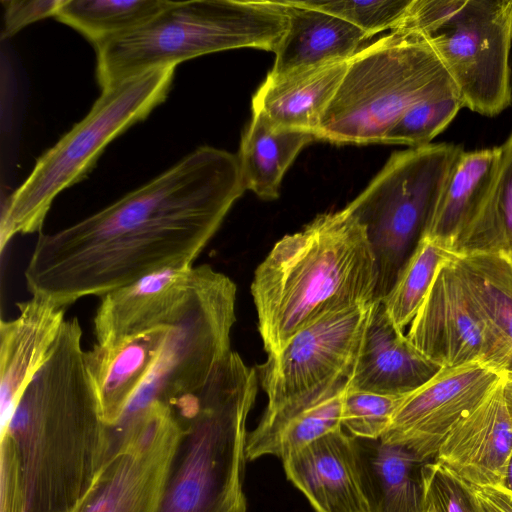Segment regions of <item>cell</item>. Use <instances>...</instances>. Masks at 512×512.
I'll use <instances>...</instances> for the list:
<instances>
[{
	"label": "cell",
	"instance_id": "6da1fadb",
	"mask_svg": "<svg viewBox=\"0 0 512 512\" xmlns=\"http://www.w3.org/2000/svg\"><path fill=\"white\" fill-rule=\"evenodd\" d=\"M245 190L237 155L198 147L96 213L40 234L26 287L66 309L151 273L192 267Z\"/></svg>",
	"mask_w": 512,
	"mask_h": 512
},
{
	"label": "cell",
	"instance_id": "7a4b0ae2",
	"mask_svg": "<svg viewBox=\"0 0 512 512\" xmlns=\"http://www.w3.org/2000/svg\"><path fill=\"white\" fill-rule=\"evenodd\" d=\"M77 317L66 319L1 428V457L20 478L25 512H71L107 458V424Z\"/></svg>",
	"mask_w": 512,
	"mask_h": 512
},
{
	"label": "cell",
	"instance_id": "3957f363",
	"mask_svg": "<svg viewBox=\"0 0 512 512\" xmlns=\"http://www.w3.org/2000/svg\"><path fill=\"white\" fill-rule=\"evenodd\" d=\"M378 266L363 224L346 207L285 235L258 265L251 294L268 354L332 314L376 301Z\"/></svg>",
	"mask_w": 512,
	"mask_h": 512
},
{
	"label": "cell",
	"instance_id": "277c9868",
	"mask_svg": "<svg viewBox=\"0 0 512 512\" xmlns=\"http://www.w3.org/2000/svg\"><path fill=\"white\" fill-rule=\"evenodd\" d=\"M258 383L231 351L198 393L172 406L182 432L158 512H247L246 422Z\"/></svg>",
	"mask_w": 512,
	"mask_h": 512
},
{
	"label": "cell",
	"instance_id": "5b68a950",
	"mask_svg": "<svg viewBox=\"0 0 512 512\" xmlns=\"http://www.w3.org/2000/svg\"><path fill=\"white\" fill-rule=\"evenodd\" d=\"M287 27L281 1L171 4L142 26L95 45L102 89L144 72L223 50L275 51Z\"/></svg>",
	"mask_w": 512,
	"mask_h": 512
},
{
	"label": "cell",
	"instance_id": "8992f818",
	"mask_svg": "<svg viewBox=\"0 0 512 512\" xmlns=\"http://www.w3.org/2000/svg\"><path fill=\"white\" fill-rule=\"evenodd\" d=\"M457 91L436 54L419 35L392 31L359 50L326 108L317 140L382 143L413 105Z\"/></svg>",
	"mask_w": 512,
	"mask_h": 512
},
{
	"label": "cell",
	"instance_id": "52a82bcc",
	"mask_svg": "<svg viewBox=\"0 0 512 512\" xmlns=\"http://www.w3.org/2000/svg\"><path fill=\"white\" fill-rule=\"evenodd\" d=\"M174 74L175 66L157 68L102 89L88 114L37 160L7 199L1 216L2 253L16 234L41 230L59 193L80 181L113 139L166 99Z\"/></svg>",
	"mask_w": 512,
	"mask_h": 512
},
{
	"label": "cell",
	"instance_id": "ba28073f",
	"mask_svg": "<svg viewBox=\"0 0 512 512\" xmlns=\"http://www.w3.org/2000/svg\"><path fill=\"white\" fill-rule=\"evenodd\" d=\"M393 31L430 46L465 107L493 117L512 101V0H412Z\"/></svg>",
	"mask_w": 512,
	"mask_h": 512
},
{
	"label": "cell",
	"instance_id": "9c48e42d",
	"mask_svg": "<svg viewBox=\"0 0 512 512\" xmlns=\"http://www.w3.org/2000/svg\"><path fill=\"white\" fill-rule=\"evenodd\" d=\"M463 151L453 143H430L395 152L346 206L365 227L376 257V300L387 295L424 236Z\"/></svg>",
	"mask_w": 512,
	"mask_h": 512
},
{
	"label": "cell",
	"instance_id": "30bf717a",
	"mask_svg": "<svg viewBox=\"0 0 512 512\" xmlns=\"http://www.w3.org/2000/svg\"><path fill=\"white\" fill-rule=\"evenodd\" d=\"M236 285L208 264L193 266L189 290L150 373L123 417L153 400L168 405L195 395L231 353Z\"/></svg>",
	"mask_w": 512,
	"mask_h": 512
},
{
	"label": "cell",
	"instance_id": "8fae6325",
	"mask_svg": "<svg viewBox=\"0 0 512 512\" xmlns=\"http://www.w3.org/2000/svg\"><path fill=\"white\" fill-rule=\"evenodd\" d=\"M182 432L171 406L153 400L111 429L109 454L71 512H158Z\"/></svg>",
	"mask_w": 512,
	"mask_h": 512
},
{
	"label": "cell",
	"instance_id": "7c38bea8",
	"mask_svg": "<svg viewBox=\"0 0 512 512\" xmlns=\"http://www.w3.org/2000/svg\"><path fill=\"white\" fill-rule=\"evenodd\" d=\"M373 303L325 317L295 334L278 352L268 354L256 370L268 398L266 410L303 400L349 379Z\"/></svg>",
	"mask_w": 512,
	"mask_h": 512
},
{
	"label": "cell",
	"instance_id": "4fadbf2b",
	"mask_svg": "<svg viewBox=\"0 0 512 512\" xmlns=\"http://www.w3.org/2000/svg\"><path fill=\"white\" fill-rule=\"evenodd\" d=\"M406 337L441 368L482 364L504 374L512 362L510 346L474 301L454 254L439 267Z\"/></svg>",
	"mask_w": 512,
	"mask_h": 512
},
{
	"label": "cell",
	"instance_id": "5bb4252c",
	"mask_svg": "<svg viewBox=\"0 0 512 512\" xmlns=\"http://www.w3.org/2000/svg\"><path fill=\"white\" fill-rule=\"evenodd\" d=\"M503 374L482 364L441 368L409 393L381 440L433 460L456 424L497 385Z\"/></svg>",
	"mask_w": 512,
	"mask_h": 512
},
{
	"label": "cell",
	"instance_id": "9a60e30c",
	"mask_svg": "<svg viewBox=\"0 0 512 512\" xmlns=\"http://www.w3.org/2000/svg\"><path fill=\"white\" fill-rule=\"evenodd\" d=\"M192 267L164 269L100 297L96 345L110 347L172 324L189 290Z\"/></svg>",
	"mask_w": 512,
	"mask_h": 512
},
{
	"label": "cell",
	"instance_id": "2e32d148",
	"mask_svg": "<svg viewBox=\"0 0 512 512\" xmlns=\"http://www.w3.org/2000/svg\"><path fill=\"white\" fill-rule=\"evenodd\" d=\"M512 452V422L502 379L451 430L434 460L472 486L499 487Z\"/></svg>",
	"mask_w": 512,
	"mask_h": 512
},
{
	"label": "cell",
	"instance_id": "e0dca14e",
	"mask_svg": "<svg viewBox=\"0 0 512 512\" xmlns=\"http://www.w3.org/2000/svg\"><path fill=\"white\" fill-rule=\"evenodd\" d=\"M282 462L286 477L316 512H370L352 435L343 427L292 452Z\"/></svg>",
	"mask_w": 512,
	"mask_h": 512
},
{
	"label": "cell",
	"instance_id": "ac0fdd59",
	"mask_svg": "<svg viewBox=\"0 0 512 512\" xmlns=\"http://www.w3.org/2000/svg\"><path fill=\"white\" fill-rule=\"evenodd\" d=\"M18 315L0 323L1 427L53 347L65 308L38 297L17 303Z\"/></svg>",
	"mask_w": 512,
	"mask_h": 512
},
{
	"label": "cell",
	"instance_id": "d6986e66",
	"mask_svg": "<svg viewBox=\"0 0 512 512\" xmlns=\"http://www.w3.org/2000/svg\"><path fill=\"white\" fill-rule=\"evenodd\" d=\"M440 369L394 326L382 301L376 300L348 387L379 394L407 395Z\"/></svg>",
	"mask_w": 512,
	"mask_h": 512
},
{
	"label": "cell",
	"instance_id": "ffe728a7",
	"mask_svg": "<svg viewBox=\"0 0 512 512\" xmlns=\"http://www.w3.org/2000/svg\"><path fill=\"white\" fill-rule=\"evenodd\" d=\"M287 17L286 30L274 53L267 77L278 78L294 72L347 61L368 37L356 26L332 14L282 0Z\"/></svg>",
	"mask_w": 512,
	"mask_h": 512
},
{
	"label": "cell",
	"instance_id": "44dd1931",
	"mask_svg": "<svg viewBox=\"0 0 512 512\" xmlns=\"http://www.w3.org/2000/svg\"><path fill=\"white\" fill-rule=\"evenodd\" d=\"M370 512H426L423 460L406 447L352 436Z\"/></svg>",
	"mask_w": 512,
	"mask_h": 512
},
{
	"label": "cell",
	"instance_id": "7402d4cb",
	"mask_svg": "<svg viewBox=\"0 0 512 512\" xmlns=\"http://www.w3.org/2000/svg\"><path fill=\"white\" fill-rule=\"evenodd\" d=\"M348 381H339L322 392L276 410H265L256 428L248 433L247 460L265 455L283 460L321 436L342 428V403Z\"/></svg>",
	"mask_w": 512,
	"mask_h": 512
},
{
	"label": "cell",
	"instance_id": "603a6c76",
	"mask_svg": "<svg viewBox=\"0 0 512 512\" xmlns=\"http://www.w3.org/2000/svg\"><path fill=\"white\" fill-rule=\"evenodd\" d=\"M349 60L278 78L266 77L252 99L253 112H261L277 128L309 132L316 137Z\"/></svg>",
	"mask_w": 512,
	"mask_h": 512
},
{
	"label": "cell",
	"instance_id": "cb8c5ba5",
	"mask_svg": "<svg viewBox=\"0 0 512 512\" xmlns=\"http://www.w3.org/2000/svg\"><path fill=\"white\" fill-rule=\"evenodd\" d=\"M169 327H160L110 347L89 351L93 374L107 424L113 428L124 415L165 342Z\"/></svg>",
	"mask_w": 512,
	"mask_h": 512
},
{
	"label": "cell",
	"instance_id": "d4e9b609",
	"mask_svg": "<svg viewBox=\"0 0 512 512\" xmlns=\"http://www.w3.org/2000/svg\"><path fill=\"white\" fill-rule=\"evenodd\" d=\"M499 155V146L461 153L423 237L451 252L490 186Z\"/></svg>",
	"mask_w": 512,
	"mask_h": 512
},
{
	"label": "cell",
	"instance_id": "484cf974",
	"mask_svg": "<svg viewBox=\"0 0 512 512\" xmlns=\"http://www.w3.org/2000/svg\"><path fill=\"white\" fill-rule=\"evenodd\" d=\"M314 140L312 133L277 128L264 114L253 112L237 155L245 189L266 200L277 198L285 172Z\"/></svg>",
	"mask_w": 512,
	"mask_h": 512
},
{
	"label": "cell",
	"instance_id": "4316f807",
	"mask_svg": "<svg viewBox=\"0 0 512 512\" xmlns=\"http://www.w3.org/2000/svg\"><path fill=\"white\" fill-rule=\"evenodd\" d=\"M499 149L490 186L452 248L454 255L512 254V132Z\"/></svg>",
	"mask_w": 512,
	"mask_h": 512
},
{
	"label": "cell",
	"instance_id": "83f0119b",
	"mask_svg": "<svg viewBox=\"0 0 512 512\" xmlns=\"http://www.w3.org/2000/svg\"><path fill=\"white\" fill-rule=\"evenodd\" d=\"M454 261L474 301L512 350L510 258L501 254L477 253L454 255Z\"/></svg>",
	"mask_w": 512,
	"mask_h": 512
},
{
	"label": "cell",
	"instance_id": "f1b7e54d",
	"mask_svg": "<svg viewBox=\"0 0 512 512\" xmlns=\"http://www.w3.org/2000/svg\"><path fill=\"white\" fill-rule=\"evenodd\" d=\"M169 0H63L55 18L94 45L126 34L167 8Z\"/></svg>",
	"mask_w": 512,
	"mask_h": 512
},
{
	"label": "cell",
	"instance_id": "f546056e",
	"mask_svg": "<svg viewBox=\"0 0 512 512\" xmlns=\"http://www.w3.org/2000/svg\"><path fill=\"white\" fill-rule=\"evenodd\" d=\"M452 253L422 237L398 277L381 300L394 326L403 332L421 308L439 267Z\"/></svg>",
	"mask_w": 512,
	"mask_h": 512
},
{
	"label": "cell",
	"instance_id": "4dcf8cb0",
	"mask_svg": "<svg viewBox=\"0 0 512 512\" xmlns=\"http://www.w3.org/2000/svg\"><path fill=\"white\" fill-rule=\"evenodd\" d=\"M465 107L459 92L427 98L410 107L385 135L384 144L428 145Z\"/></svg>",
	"mask_w": 512,
	"mask_h": 512
},
{
	"label": "cell",
	"instance_id": "1f68e13d",
	"mask_svg": "<svg viewBox=\"0 0 512 512\" xmlns=\"http://www.w3.org/2000/svg\"><path fill=\"white\" fill-rule=\"evenodd\" d=\"M407 395L379 394L347 387L342 403V426L352 436L379 439Z\"/></svg>",
	"mask_w": 512,
	"mask_h": 512
},
{
	"label": "cell",
	"instance_id": "d6a6232c",
	"mask_svg": "<svg viewBox=\"0 0 512 512\" xmlns=\"http://www.w3.org/2000/svg\"><path fill=\"white\" fill-rule=\"evenodd\" d=\"M412 0H297L301 6L337 16L363 31L369 38L379 32L393 31L402 21Z\"/></svg>",
	"mask_w": 512,
	"mask_h": 512
},
{
	"label": "cell",
	"instance_id": "836d02e7",
	"mask_svg": "<svg viewBox=\"0 0 512 512\" xmlns=\"http://www.w3.org/2000/svg\"><path fill=\"white\" fill-rule=\"evenodd\" d=\"M426 507L435 512H486L473 486L436 460L423 468Z\"/></svg>",
	"mask_w": 512,
	"mask_h": 512
},
{
	"label": "cell",
	"instance_id": "e575fe53",
	"mask_svg": "<svg viewBox=\"0 0 512 512\" xmlns=\"http://www.w3.org/2000/svg\"><path fill=\"white\" fill-rule=\"evenodd\" d=\"M63 0H6L3 37H11L38 20L56 15Z\"/></svg>",
	"mask_w": 512,
	"mask_h": 512
},
{
	"label": "cell",
	"instance_id": "d590c367",
	"mask_svg": "<svg viewBox=\"0 0 512 512\" xmlns=\"http://www.w3.org/2000/svg\"><path fill=\"white\" fill-rule=\"evenodd\" d=\"M486 512H512V495L497 487L473 486Z\"/></svg>",
	"mask_w": 512,
	"mask_h": 512
},
{
	"label": "cell",
	"instance_id": "8d00e7d4",
	"mask_svg": "<svg viewBox=\"0 0 512 512\" xmlns=\"http://www.w3.org/2000/svg\"><path fill=\"white\" fill-rule=\"evenodd\" d=\"M502 393L506 409L512 422V375L503 374L502 377Z\"/></svg>",
	"mask_w": 512,
	"mask_h": 512
},
{
	"label": "cell",
	"instance_id": "74e56055",
	"mask_svg": "<svg viewBox=\"0 0 512 512\" xmlns=\"http://www.w3.org/2000/svg\"><path fill=\"white\" fill-rule=\"evenodd\" d=\"M497 488H500L512 495V452L509 456L506 468L504 470L501 484Z\"/></svg>",
	"mask_w": 512,
	"mask_h": 512
},
{
	"label": "cell",
	"instance_id": "f35d334b",
	"mask_svg": "<svg viewBox=\"0 0 512 512\" xmlns=\"http://www.w3.org/2000/svg\"><path fill=\"white\" fill-rule=\"evenodd\" d=\"M426 512H435V510L431 507H426Z\"/></svg>",
	"mask_w": 512,
	"mask_h": 512
},
{
	"label": "cell",
	"instance_id": "ab89813d",
	"mask_svg": "<svg viewBox=\"0 0 512 512\" xmlns=\"http://www.w3.org/2000/svg\"><path fill=\"white\" fill-rule=\"evenodd\" d=\"M508 257L510 258V260H511V262H512V254H511L510 256H508Z\"/></svg>",
	"mask_w": 512,
	"mask_h": 512
}]
</instances>
